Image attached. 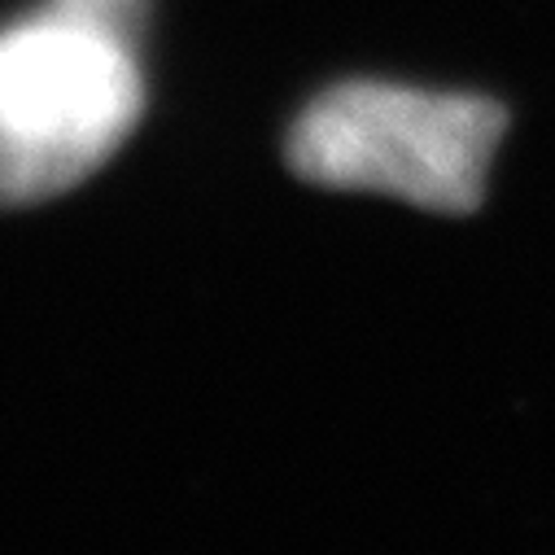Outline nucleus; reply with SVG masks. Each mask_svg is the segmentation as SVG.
I'll use <instances>...</instances> for the list:
<instances>
[{"label": "nucleus", "mask_w": 555, "mask_h": 555, "mask_svg": "<svg viewBox=\"0 0 555 555\" xmlns=\"http://www.w3.org/2000/svg\"><path fill=\"white\" fill-rule=\"evenodd\" d=\"M135 49L57 5L0 31V210L70 193L127 145L145 114Z\"/></svg>", "instance_id": "1"}, {"label": "nucleus", "mask_w": 555, "mask_h": 555, "mask_svg": "<svg viewBox=\"0 0 555 555\" xmlns=\"http://www.w3.org/2000/svg\"><path fill=\"white\" fill-rule=\"evenodd\" d=\"M507 109L473 92L337 83L289 131V167L320 189H367L429 215H473Z\"/></svg>", "instance_id": "2"}, {"label": "nucleus", "mask_w": 555, "mask_h": 555, "mask_svg": "<svg viewBox=\"0 0 555 555\" xmlns=\"http://www.w3.org/2000/svg\"><path fill=\"white\" fill-rule=\"evenodd\" d=\"M49 5H57L62 14H70L79 23L114 31L122 40H135V44H141L145 23H150V0H49Z\"/></svg>", "instance_id": "3"}]
</instances>
